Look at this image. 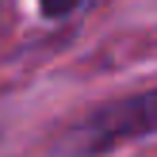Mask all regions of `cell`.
<instances>
[{
	"instance_id": "6da1fadb",
	"label": "cell",
	"mask_w": 157,
	"mask_h": 157,
	"mask_svg": "<svg viewBox=\"0 0 157 157\" xmlns=\"http://www.w3.org/2000/svg\"><path fill=\"white\" fill-rule=\"evenodd\" d=\"M157 134V88L115 96L88 107L77 123H69L54 138V153L61 157H100L127 142H142Z\"/></svg>"
},
{
	"instance_id": "7a4b0ae2",
	"label": "cell",
	"mask_w": 157,
	"mask_h": 157,
	"mask_svg": "<svg viewBox=\"0 0 157 157\" xmlns=\"http://www.w3.org/2000/svg\"><path fill=\"white\" fill-rule=\"evenodd\" d=\"M81 4L84 0H38V12H42V19H65V15H73Z\"/></svg>"
}]
</instances>
